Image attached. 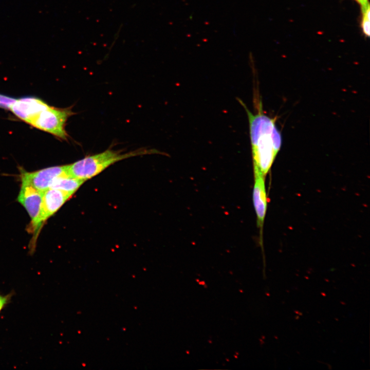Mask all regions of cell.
Returning a JSON list of instances; mask_svg holds the SVG:
<instances>
[{
  "instance_id": "11",
  "label": "cell",
  "mask_w": 370,
  "mask_h": 370,
  "mask_svg": "<svg viewBox=\"0 0 370 370\" xmlns=\"http://www.w3.org/2000/svg\"><path fill=\"white\" fill-rule=\"evenodd\" d=\"M14 292H10L6 294H0V313L4 310L8 304L11 302L12 297L14 296Z\"/></svg>"
},
{
  "instance_id": "8",
  "label": "cell",
  "mask_w": 370,
  "mask_h": 370,
  "mask_svg": "<svg viewBox=\"0 0 370 370\" xmlns=\"http://www.w3.org/2000/svg\"><path fill=\"white\" fill-rule=\"evenodd\" d=\"M253 171L254 184L253 190V202L257 217V224L262 231L267 206L265 176L256 168H253Z\"/></svg>"
},
{
  "instance_id": "4",
  "label": "cell",
  "mask_w": 370,
  "mask_h": 370,
  "mask_svg": "<svg viewBox=\"0 0 370 370\" xmlns=\"http://www.w3.org/2000/svg\"><path fill=\"white\" fill-rule=\"evenodd\" d=\"M64 174H69L68 165L51 166L32 172H23L21 181L44 192L49 188L54 178Z\"/></svg>"
},
{
  "instance_id": "6",
  "label": "cell",
  "mask_w": 370,
  "mask_h": 370,
  "mask_svg": "<svg viewBox=\"0 0 370 370\" xmlns=\"http://www.w3.org/2000/svg\"><path fill=\"white\" fill-rule=\"evenodd\" d=\"M71 196L68 193L52 188H48L43 192L38 229L44 221L57 212Z\"/></svg>"
},
{
  "instance_id": "2",
  "label": "cell",
  "mask_w": 370,
  "mask_h": 370,
  "mask_svg": "<svg viewBox=\"0 0 370 370\" xmlns=\"http://www.w3.org/2000/svg\"><path fill=\"white\" fill-rule=\"evenodd\" d=\"M154 152L155 153L156 151L140 149L122 153L120 151L109 149L103 152L86 156L68 164V173L72 177L86 181L118 161L132 157L153 154Z\"/></svg>"
},
{
  "instance_id": "3",
  "label": "cell",
  "mask_w": 370,
  "mask_h": 370,
  "mask_svg": "<svg viewBox=\"0 0 370 370\" xmlns=\"http://www.w3.org/2000/svg\"><path fill=\"white\" fill-rule=\"evenodd\" d=\"M73 114L69 107L59 108L48 106L36 116L31 125L60 139L66 140L68 135L66 123Z\"/></svg>"
},
{
  "instance_id": "12",
  "label": "cell",
  "mask_w": 370,
  "mask_h": 370,
  "mask_svg": "<svg viewBox=\"0 0 370 370\" xmlns=\"http://www.w3.org/2000/svg\"><path fill=\"white\" fill-rule=\"evenodd\" d=\"M15 99L0 94V107L9 109Z\"/></svg>"
},
{
  "instance_id": "5",
  "label": "cell",
  "mask_w": 370,
  "mask_h": 370,
  "mask_svg": "<svg viewBox=\"0 0 370 370\" xmlns=\"http://www.w3.org/2000/svg\"><path fill=\"white\" fill-rule=\"evenodd\" d=\"M42 197L43 192L36 189L29 184L22 182L17 196V201L27 211L35 230H38Z\"/></svg>"
},
{
  "instance_id": "10",
  "label": "cell",
  "mask_w": 370,
  "mask_h": 370,
  "mask_svg": "<svg viewBox=\"0 0 370 370\" xmlns=\"http://www.w3.org/2000/svg\"><path fill=\"white\" fill-rule=\"evenodd\" d=\"M362 28L365 35H369V3L362 6Z\"/></svg>"
},
{
  "instance_id": "1",
  "label": "cell",
  "mask_w": 370,
  "mask_h": 370,
  "mask_svg": "<svg viewBox=\"0 0 370 370\" xmlns=\"http://www.w3.org/2000/svg\"><path fill=\"white\" fill-rule=\"evenodd\" d=\"M238 100L248 118L253 168L258 169L265 176L282 146L281 133L276 126L275 119L264 112L261 101L258 102L257 111L253 114L243 101Z\"/></svg>"
},
{
  "instance_id": "7",
  "label": "cell",
  "mask_w": 370,
  "mask_h": 370,
  "mask_svg": "<svg viewBox=\"0 0 370 370\" xmlns=\"http://www.w3.org/2000/svg\"><path fill=\"white\" fill-rule=\"evenodd\" d=\"M48 106L40 99L28 97L15 99L9 109L18 118L31 125L36 116Z\"/></svg>"
},
{
  "instance_id": "9",
  "label": "cell",
  "mask_w": 370,
  "mask_h": 370,
  "mask_svg": "<svg viewBox=\"0 0 370 370\" xmlns=\"http://www.w3.org/2000/svg\"><path fill=\"white\" fill-rule=\"evenodd\" d=\"M85 181L64 174L54 178L49 188L55 189L73 194Z\"/></svg>"
},
{
  "instance_id": "13",
  "label": "cell",
  "mask_w": 370,
  "mask_h": 370,
  "mask_svg": "<svg viewBox=\"0 0 370 370\" xmlns=\"http://www.w3.org/2000/svg\"><path fill=\"white\" fill-rule=\"evenodd\" d=\"M361 5L363 6L368 3V0H356Z\"/></svg>"
}]
</instances>
